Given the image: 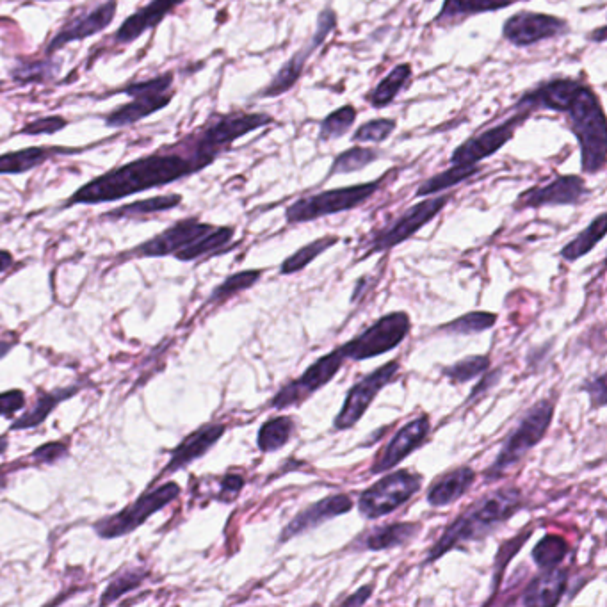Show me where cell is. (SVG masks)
Here are the masks:
<instances>
[{
  "label": "cell",
  "instance_id": "1",
  "mask_svg": "<svg viewBox=\"0 0 607 607\" xmlns=\"http://www.w3.org/2000/svg\"><path fill=\"white\" fill-rule=\"evenodd\" d=\"M203 168H207V164L193 152V148L191 155H146L84 184L77 193L70 196L65 207L118 202L127 196L138 195L154 187L168 186L177 180L186 179Z\"/></svg>",
  "mask_w": 607,
  "mask_h": 607
},
{
  "label": "cell",
  "instance_id": "2",
  "mask_svg": "<svg viewBox=\"0 0 607 607\" xmlns=\"http://www.w3.org/2000/svg\"><path fill=\"white\" fill-rule=\"evenodd\" d=\"M522 501V492L515 486H506L494 494L486 495L447 527L440 540L429 549L426 563L437 561L462 543L476 542L479 538L490 535L518 510H522Z\"/></svg>",
  "mask_w": 607,
  "mask_h": 607
},
{
  "label": "cell",
  "instance_id": "3",
  "mask_svg": "<svg viewBox=\"0 0 607 607\" xmlns=\"http://www.w3.org/2000/svg\"><path fill=\"white\" fill-rule=\"evenodd\" d=\"M232 239V227H214L196 218L180 219L150 241L139 244L129 255L146 259L173 255L180 262H193L205 255H211L214 251L227 248Z\"/></svg>",
  "mask_w": 607,
  "mask_h": 607
},
{
  "label": "cell",
  "instance_id": "4",
  "mask_svg": "<svg viewBox=\"0 0 607 607\" xmlns=\"http://www.w3.org/2000/svg\"><path fill=\"white\" fill-rule=\"evenodd\" d=\"M570 129L581 145V166L584 173L597 175L606 168V114L595 91L581 84L567 111Z\"/></svg>",
  "mask_w": 607,
  "mask_h": 607
},
{
  "label": "cell",
  "instance_id": "5",
  "mask_svg": "<svg viewBox=\"0 0 607 607\" xmlns=\"http://www.w3.org/2000/svg\"><path fill=\"white\" fill-rule=\"evenodd\" d=\"M552 417L554 405L549 399H542L531 406L518 422L517 428L511 431L490 469L486 470V481H497L511 469H515L518 463L526 458L527 453L542 442L547 429L551 428Z\"/></svg>",
  "mask_w": 607,
  "mask_h": 607
},
{
  "label": "cell",
  "instance_id": "6",
  "mask_svg": "<svg viewBox=\"0 0 607 607\" xmlns=\"http://www.w3.org/2000/svg\"><path fill=\"white\" fill-rule=\"evenodd\" d=\"M381 186H383V179L305 196L287 207L285 219L291 225H298V223L316 221V219L326 218L332 214L357 209L362 203L371 200Z\"/></svg>",
  "mask_w": 607,
  "mask_h": 607
},
{
  "label": "cell",
  "instance_id": "7",
  "mask_svg": "<svg viewBox=\"0 0 607 607\" xmlns=\"http://www.w3.org/2000/svg\"><path fill=\"white\" fill-rule=\"evenodd\" d=\"M179 495L180 486L173 481H168L138 497L125 510L95 522L93 531L104 540H114V538L130 535L138 527L143 526L146 520L155 515L157 511L164 510L170 502L179 499Z\"/></svg>",
  "mask_w": 607,
  "mask_h": 607
},
{
  "label": "cell",
  "instance_id": "8",
  "mask_svg": "<svg viewBox=\"0 0 607 607\" xmlns=\"http://www.w3.org/2000/svg\"><path fill=\"white\" fill-rule=\"evenodd\" d=\"M410 330H412V321L406 312H390L339 348L346 360L353 362L371 360L394 351L408 337Z\"/></svg>",
  "mask_w": 607,
  "mask_h": 607
},
{
  "label": "cell",
  "instance_id": "9",
  "mask_svg": "<svg viewBox=\"0 0 607 607\" xmlns=\"http://www.w3.org/2000/svg\"><path fill=\"white\" fill-rule=\"evenodd\" d=\"M421 485V476L412 470H394L360 494L358 510L369 520L387 517L410 501L421 490Z\"/></svg>",
  "mask_w": 607,
  "mask_h": 607
},
{
  "label": "cell",
  "instance_id": "10",
  "mask_svg": "<svg viewBox=\"0 0 607 607\" xmlns=\"http://www.w3.org/2000/svg\"><path fill=\"white\" fill-rule=\"evenodd\" d=\"M171 84H173V75L166 73V75L154 77L150 81L134 82L127 88L118 90V93L134 98V102L118 107V109H114L113 113L107 114V127H113V129L129 127V125L141 122L146 116L164 109L173 98Z\"/></svg>",
  "mask_w": 607,
  "mask_h": 607
},
{
  "label": "cell",
  "instance_id": "11",
  "mask_svg": "<svg viewBox=\"0 0 607 607\" xmlns=\"http://www.w3.org/2000/svg\"><path fill=\"white\" fill-rule=\"evenodd\" d=\"M275 123L273 116L262 113H237L221 116L218 120H214L211 125H207L200 132V136L195 143L191 145L200 159L207 166L216 161L221 152H225L228 146L234 143L235 139L243 138L246 134H250L253 130L260 129Z\"/></svg>",
  "mask_w": 607,
  "mask_h": 607
},
{
  "label": "cell",
  "instance_id": "12",
  "mask_svg": "<svg viewBox=\"0 0 607 607\" xmlns=\"http://www.w3.org/2000/svg\"><path fill=\"white\" fill-rule=\"evenodd\" d=\"M449 202H451V196L444 195L415 203L401 218H397L392 225L374 235L365 257H369L373 253L392 250L399 244L405 243L406 239H410L422 227H426L431 219L437 218L438 214L446 209Z\"/></svg>",
  "mask_w": 607,
  "mask_h": 607
},
{
  "label": "cell",
  "instance_id": "13",
  "mask_svg": "<svg viewBox=\"0 0 607 607\" xmlns=\"http://www.w3.org/2000/svg\"><path fill=\"white\" fill-rule=\"evenodd\" d=\"M344 362H346V357L342 355L340 348L333 349L328 355H324L310 365L300 378H296L278 390L271 401V406L276 410H287L292 406H300L303 401H307L308 397L314 396L317 390L328 385L342 369Z\"/></svg>",
  "mask_w": 607,
  "mask_h": 607
},
{
  "label": "cell",
  "instance_id": "14",
  "mask_svg": "<svg viewBox=\"0 0 607 607\" xmlns=\"http://www.w3.org/2000/svg\"><path fill=\"white\" fill-rule=\"evenodd\" d=\"M399 371H401V365L397 360H394V362L383 365L380 369L367 374L362 380L355 383L349 389L342 410L333 421V428L337 431H346V429L357 426L358 421L364 417L365 412L369 410V406L373 405L374 399L380 394L381 390L396 381Z\"/></svg>",
  "mask_w": 607,
  "mask_h": 607
},
{
  "label": "cell",
  "instance_id": "15",
  "mask_svg": "<svg viewBox=\"0 0 607 607\" xmlns=\"http://www.w3.org/2000/svg\"><path fill=\"white\" fill-rule=\"evenodd\" d=\"M335 27H337V13L332 8L323 9L317 17L316 31L312 34L310 41L303 49L298 50L296 54H292L291 59L278 70V73L273 77V81L269 82L266 90L262 91L260 95L266 98H275L292 90L294 84L300 81V77L303 75L308 57L312 56L323 45Z\"/></svg>",
  "mask_w": 607,
  "mask_h": 607
},
{
  "label": "cell",
  "instance_id": "16",
  "mask_svg": "<svg viewBox=\"0 0 607 607\" xmlns=\"http://www.w3.org/2000/svg\"><path fill=\"white\" fill-rule=\"evenodd\" d=\"M570 31L567 20L556 15H545L535 11H520L502 25L504 40L515 47H531L540 41L559 38Z\"/></svg>",
  "mask_w": 607,
  "mask_h": 607
},
{
  "label": "cell",
  "instance_id": "17",
  "mask_svg": "<svg viewBox=\"0 0 607 607\" xmlns=\"http://www.w3.org/2000/svg\"><path fill=\"white\" fill-rule=\"evenodd\" d=\"M590 195L583 177L579 175H559L542 187H531L518 196L515 202L517 211L540 209L547 205H577Z\"/></svg>",
  "mask_w": 607,
  "mask_h": 607
},
{
  "label": "cell",
  "instance_id": "18",
  "mask_svg": "<svg viewBox=\"0 0 607 607\" xmlns=\"http://www.w3.org/2000/svg\"><path fill=\"white\" fill-rule=\"evenodd\" d=\"M531 111H522L510 120L502 122L501 125H495L492 129H486L481 134H476L472 138L463 141L451 154L453 164H479V162L499 152L502 146L513 139L517 132L518 125L526 120Z\"/></svg>",
  "mask_w": 607,
  "mask_h": 607
},
{
  "label": "cell",
  "instance_id": "19",
  "mask_svg": "<svg viewBox=\"0 0 607 607\" xmlns=\"http://www.w3.org/2000/svg\"><path fill=\"white\" fill-rule=\"evenodd\" d=\"M118 9L116 0H106L98 4L95 8L86 11L81 17H75L59 29V33L52 38L47 47V54H54L59 49H63L72 41L86 40L95 34L102 33L109 25L113 24L114 15Z\"/></svg>",
  "mask_w": 607,
  "mask_h": 607
},
{
  "label": "cell",
  "instance_id": "20",
  "mask_svg": "<svg viewBox=\"0 0 607 607\" xmlns=\"http://www.w3.org/2000/svg\"><path fill=\"white\" fill-rule=\"evenodd\" d=\"M351 510H353V499L348 494L328 495L321 501L310 504L292 518L280 535V543L289 542L296 536L305 535L324 522L340 517V515H346Z\"/></svg>",
  "mask_w": 607,
  "mask_h": 607
},
{
  "label": "cell",
  "instance_id": "21",
  "mask_svg": "<svg viewBox=\"0 0 607 607\" xmlns=\"http://www.w3.org/2000/svg\"><path fill=\"white\" fill-rule=\"evenodd\" d=\"M429 429H431V422H429L428 415H421V417L405 424L392 437L389 446L385 447L383 453L378 456L371 472L381 474V472L394 469L396 465L403 462L415 449H419L426 442Z\"/></svg>",
  "mask_w": 607,
  "mask_h": 607
},
{
  "label": "cell",
  "instance_id": "22",
  "mask_svg": "<svg viewBox=\"0 0 607 607\" xmlns=\"http://www.w3.org/2000/svg\"><path fill=\"white\" fill-rule=\"evenodd\" d=\"M225 424L219 422H209L202 428L193 431L189 437L184 438L179 446L171 451L170 462L166 463L162 474H173L179 470L186 469L187 465L202 458L205 454L211 451L212 447L216 446L219 438L225 433Z\"/></svg>",
  "mask_w": 607,
  "mask_h": 607
},
{
  "label": "cell",
  "instance_id": "23",
  "mask_svg": "<svg viewBox=\"0 0 607 607\" xmlns=\"http://www.w3.org/2000/svg\"><path fill=\"white\" fill-rule=\"evenodd\" d=\"M182 2L186 0H152L148 6L139 9L138 13H134L123 22L114 36V41L120 45H127L138 40L146 31L161 24L162 20L168 17L173 9L179 8Z\"/></svg>",
  "mask_w": 607,
  "mask_h": 607
},
{
  "label": "cell",
  "instance_id": "24",
  "mask_svg": "<svg viewBox=\"0 0 607 607\" xmlns=\"http://www.w3.org/2000/svg\"><path fill=\"white\" fill-rule=\"evenodd\" d=\"M567 583L568 575L565 570L558 567L543 570L542 574L527 584L526 590L520 597V604L538 607L556 606L565 593Z\"/></svg>",
  "mask_w": 607,
  "mask_h": 607
},
{
  "label": "cell",
  "instance_id": "25",
  "mask_svg": "<svg viewBox=\"0 0 607 607\" xmlns=\"http://www.w3.org/2000/svg\"><path fill=\"white\" fill-rule=\"evenodd\" d=\"M476 481V472L470 467H458L444 474L442 478L429 486L426 501L431 508H446L449 504L462 499L467 494L470 486Z\"/></svg>",
  "mask_w": 607,
  "mask_h": 607
},
{
  "label": "cell",
  "instance_id": "26",
  "mask_svg": "<svg viewBox=\"0 0 607 607\" xmlns=\"http://www.w3.org/2000/svg\"><path fill=\"white\" fill-rule=\"evenodd\" d=\"M517 2L520 0H444V6L435 18V24L438 27H453L474 15L511 8Z\"/></svg>",
  "mask_w": 607,
  "mask_h": 607
},
{
  "label": "cell",
  "instance_id": "27",
  "mask_svg": "<svg viewBox=\"0 0 607 607\" xmlns=\"http://www.w3.org/2000/svg\"><path fill=\"white\" fill-rule=\"evenodd\" d=\"M419 522H397L387 526L374 527L367 535L360 538V547L367 551H389L403 547L421 533Z\"/></svg>",
  "mask_w": 607,
  "mask_h": 607
},
{
  "label": "cell",
  "instance_id": "28",
  "mask_svg": "<svg viewBox=\"0 0 607 607\" xmlns=\"http://www.w3.org/2000/svg\"><path fill=\"white\" fill-rule=\"evenodd\" d=\"M82 385H70L65 389H56L52 392H41L36 403L31 410L18 417L17 421L11 424V431H22V429L38 428L40 424L47 421L50 413L54 412L57 405H61L66 399L77 396Z\"/></svg>",
  "mask_w": 607,
  "mask_h": 607
},
{
  "label": "cell",
  "instance_id": "29",
  "mask_svg": "<svg viewBox=\"0 0 607 607\" xmlns=\"http://www.w3.org/2000/svg\"><path fill=\"white\" fill-rule=\"evenodd\" d=\"M412 81V65L410 63H403V65H397L392 72L380 81V84L369 93V102L371 106L376 109H383V107H389L397 95L401 91L405 90L406 84H410Z\"/></svg>",
  "mask_w": 607,
  "mask_h": 607
},
{
  "label": "cell",
  "instance_id": "30",
  "mask_svg": "<svg viewBox=\"0 0 607 607\" xmlns=\"http://www.w3.org/2000/svg\"><path fill=\"white\" fill-rule=\"evenodd\" d=\"M607 230V214L602 212L597 218L591 221L588 227L584 228L581 234L575 237L574 241L561 250V257L567 262H575V260L583 259L584 255H588L597 244L604 239Z\"/></svg>",
  "mask_w": 607,
  "mask_h": 607
},
{
  "label": "cell",
  "instance_id": "31",
  "mask_svg": "<svg viewBox=\"0 0 607 607\" xmlns=\"http://www.w3.org/2000/svg\"><path fill=\"white\" fill-rule=\"evenodd\" d=\"M180 203H182V196L180 195L154 196V198L139 200V202L129 203V205H122L120 209L106 212L104 218H143V216H150V214H157V212L171 211V209L179 207Z\"/></svg>",
  "mask_w": 607,
  "mask_h": 607
},
{
  "label": "cell",
  "instance_id": "32",
  "mask_svg": "<svg viewBox=\"0 0 607 607\" xmlns=\"http://www.w3.org/2000/svg\"><path fill=\"white\" fill-rule=\"evenodd\" d=\"M479 171H481L479 164H454L453 168L442 171L426 182H422L415 196L422 198V196L437 195L449 187L458 186L465 180L472 179L474 175H478Z\"/></svg>",
  "mask_w": 607,
  "mask_h": 607
},
{
  "label": "cell",
  "instance_id": "33",
  "mask_svg": "<svg viewBox=\"0 0 607 607\" xmlns=\"http://www.w3.org/2000/svg\"><path fill=\"white\" fill-rule=\"evenodd\" d=\"M296 424L291 417L280 415L262 424L257 437V446L262 453H276L291 442Z\"/></svg>",
  "mask_w": 607,
  "mask_h": 607
},
{
  "label": "cell",
  "instance_id": "34",
  "mask_svg": "<svg viewBox=\"0 0 607 607\" xmlns=\"http://www.w3.org/2000/svg\"><path fill=\"white\" fill-rule=\"evenodd\" d=\"M52 152H56V150L33 146V148H24V150L0 155V175H22V173L34 170L43 162L49 161Z\"/></svg>",
  "mask_w": 607,
  "mask_h": 607
},
{
  "label": "cell",
  "instance_id": "35",
  "mask_svg": "<svg viewBox=\"0 0 607 607\" xmlns=\"http://www.w3.org/2000/svg\"><path fill=\"white\" fill-rule=\"evenodd\" d=\"M339 243V237L337 235H326V237H319L312 243L305 244L303 248L292 253L291 257H287L280 268L282 275H294L301 269L307 268L308 264H312L314 260L323 255L324 251L330 250L332 246Z\"/></svg>",
  "mask_w": 607,
  "mask_h": 607
},
{
  "label": "cell",
  "instance_id": "36",
  "mask_svg": "<svg viewBox=\"0 0 607 607\" xmlns=\"http://www.w3.org/2000/svg\"><path fill=\"white\" fill-rule=\"evenodd\" d=\"M358 111L357 107L346 104L339 107L337 111L328 114L321 123L319 130V141L321 143H330L335 139L344 138L348 134L351 127L357 122Z\"/></svg>",
  "mask_w": 607,
  "mask_h": 607
},
{
  "label": "cell",
  "instance_id": "37",
  "mask_svg": "<svg viewBox=\"0 0 607 607\" xmlns=\"http://www.w3.org/2000/svg\"><path fill=\"white\" fill-rule=\"evenodd\" d=\"M378 157H380V152H378L376 148H369V146H353V148H349L346 152H342V154L335 157L328 177H332V175H346V173H353V171L364 170L369 164H373Z\"/></svg>",
  "mask_w": 607,
  "mask_h": 607
},
{
  "label": "cell",
  "instance_id": "38",
  "mask_svg": "<svg viewBox=\"0 0 607 607\" xmlns=\"http://www.w3.org/2000/svg\"><path fill=\"white\" fill-rule=\"evenodd\" d=\"M568 542L563 536L547 535L543 536L540 542L536 543L535 549L531 552L533 561L542 570H551L563 563L567 558Z\"/></svg>",
  "mask_w": 607,
  "mask_h": 607
},
{
  "label": "cell",
  "instance_id": "39",
  "mask_svg": "<svg viewBox=\"0 0 607 607\" xmlns=\"http://www.w3.org/2000/svg\"><path fill=\"white\" fill-rule=\"evenodd\" d=\"M497 323V314L492 312H469L465 316L454 319L451 323L444 324L438 328V332L449 333V335H476L494 328Z\"/></svg>",
  "mask_w": 607,
  "mask_h": 607
},
{
  "label": "cell",
  "instance_id": "40",
  "mask_svg": "<svg viewBox=\"0 0 607 607\" xmlns=\"http://www.w3.org/2000/svg\"><path fill=\"white\" fill-rule=\"evenodd\" d=\"M260 275L262 273L257 271V269H248V271H241V273L228 276L223 284L218 285L212 291L209 303H221V301L228 300V298H232V296L239 294V292L248 291L250 287L259 282Z\"/></svg>",
  "mask_w": 607,
  "mask_h": 607
},
{
  "label": "cell",
  "instance_id": "41",
  "mask_svg": "<svg viewBox=\"0 0 607 607\" xmlns=\"http://www.w3.org/2000/svg\"><path fill=\"white\" fill-rule=\"evenodd\" d=\"M61 68V63L52 59H40V61H20L13 70L11 77L22 84L29 82H43L50 79L54 73Z\"/></svg>",
  "mask_w": 607,
  "mask_h": 607
},
{
  "label": "cell",
  "instance_id": "42",
  "mask_svg": "<svg viewBox=\"0 0 607 607\" xmlns=\"http://www.w3.org/2000/svg\"><path fill=\"white\" fill-rule=\"evenodd\" d=\"M145 577V570H127L123 574L116 575L107 586V590L104 591L100 604L109 606V604H114L116 600L122 599L123 595H127L130 591L138 590L139 586L145 581Z\"/></svg>",
  "mask_w": 607,
  "mask_h": 607
},
{
  "label": "cell",
  "instance_id": "43",
  "mask_svg": "<svg viewBox=\"0 0 607 607\" xmlns=\"http://www.w3.org/2000/svg\"><path fill=\"white\" fill-rule=\"evenodd\" d=\"M490 367V358L483 357V355H472V357H465L444 369L449 380L453 383H467L470 380H476L481 374H485Z\"/></svg>",
  "mask_w": 607,
  "mask_h": 607
},
{
  "label": "cell",
  "instance_id": "44",
  "mask_svg": "<svg viewBox=\"0 0 607 607\" xmlns=\"http://www.w3.org/2000/svg\"><path fill=\"white\" fill-rule=\"evenodd\" d=\"M396 120H390V118H376L371 122L360 125L355 134H353V141L355 143H383L394 134L396 130Z\"/></svg>",
  "mask_w": 607,
  "mask_h": 607
},
{
  "label": "cell",
  "instance_id": "45",
  "mask_svg": "<svg viewBox=\"0 0 607 607\" xmlns=\"http://www.w3.org/2000/svg\"><path fill=\"white\" fill-rule=\"evenodd\" d=\"M66 125H68V120H65L63 116H47V118H38L34 122L27 123L20 130V134H24V136H43V134L52 136L59 130L65 129Z\"/></svg>",
  "mask_w": 607,
  "mask_h": 607
},
{
  "label": "cell",
  "instance_id": "46",
  "mask_svg": "<svg viewBox=\"0 0 607 607\" xmlns=\"http://www.w3.org/2000/svg\"><path fill=\"white\" fill-rule=\"evenodd\" d=\"M68 456V446L63 442H49L34 451L31 460L38 465H54Z\"/></svg>",
  "mask_w": 607,
  "mask_h": 607
},
{
  "label": "cell",
  "instance_id": "47",
  "mask_svg": "<svg viewBox=\"0 0 607 607\" xmlns=\"http://www.w3.org/2000/svg\"><path fill=\"white\" fill-rule=\"evenodd\" d=\"M527 538H529V531L527 533H522V535H517L510 542L502 543L501 549H499V554H497V559H495V568H497V575H495V584L501 581V570L506 567V563L510 561L515 554H517L518 549L527 542Z\"/></svg>",
  "mask_w": 607,
  "mask_h": 607
},
{
  "label": "cell",
  "instance_id": "48",
  "mask_svg": "<svg viewBox=\"0 0 607 607\" xmlns=\"http://www.w3.org/2000/svg\"><path fill=\"white\" fill-rule=\"evenodd\" d=\"M25 406L24 390H8L0 394V417H11Z\"/></svg>",
  "mask_w": 607,
  "mask_h": 607
},
{
  "label": "cell",
  "instance_id": "49",
  "mask_svg": "<svg viewBox=\"0 0 607 607\" xmlns=\"http://www.w3.org/2000/svg\"><path fill=\"white\" fill-rule=\"evenodd\" d=\"M584 390H588L591 397V405L595 408H602L606 405V376L600 374L599 378H593L584 385Z\"/></svg>",
  "mask_w": 607,
  "mask_h": 607
},
{
  "label": "cell",
  "instance_id": "50",
  "mask_svg": "<svg viewBox=\"0 0 607 607\" xmlns=\"http://www.w3.org/2000/svg\"><path fill=\"white\" fill-rule=\"evenodd\" d=\"M244 479L241 476H235V474H228L225 478L221 479V492H219V499L221 501H232L235 499L239 492L243 490Z\"/></svg>",
  "mask_w": 607,
  "mask_h": 607
},
{
  "label": "cell",
  "instance_id": "51",
  "mask_svg": "<svg viewBox=\"0 0 607 607\" xmlns=\"http://www.w3.org/2000/svg\"><path fill=\"white\" fill-rule=\"evenodd\" d=\"M371 595H373V586H364V588H360L357 593H353L348 599L342 600L340 604L342 606H364L365 602L371 599Z\"/></svg>",
  "mask_w": 607,
  "mask_h": 607
},
{
  "label": "cell",
  "instance_id": "52",
  "mask_svg": "<svg viewBox=\"0 0 607 607\" xmlns=\"http://www.w3.org/2000/svg\"><path fill=\"white\" fill-rule=\"evenodd\" d=\"M499 371H497V373L495 374H488V376H486L485 381H483V385H478V387H476V389L472 390V396H470V399H474V397L478 396V394H481V392H485L486 387H488V385H494V383H497V378H499Z\"/></svg>",
  "mask_w": 607,
  "mask_h": 607
},
{
  "label": "cell",
  "instance_id": "53",
  "mask_svg": "<svg viewBox=\"0 0 607 607\" xmlns=\"http://www.w3.org/2000/svg\"><path fill=\"white\" fill-rule=\"evenodd\" d=\"M13 255L6 250H0V273H4V271H8L11 266H13Z\"/></svg>",
  "mask_w": 607,
  "mask_h": 607
},
{
  "label": "cell",
  "instance_id": "54",
  "mask_svg": "<svg viewBox=\"0 0 607 607\" xmlns=\"http://www.w3.org/2000/svg\"><path fill=\"white\" fill-rule=\"evenodd\" d=\"M15 344H17L15 340H0V360L8 357L11 349L15 348Z\"/></svg>",
  "mask_w": 607,
  "mask_h": 607
},
{
  "label": "cell",
  "instance_id": "55",
  "mask_svg": "<svg viewBox=\"0 0 607 607\" xmlns=\"http://www.w3.org/2000/svg\"><path fill=\"white\" fill-rule=\"evenodd\" d=\"M590 40L597 41V43H604V41H606V27L602 25L597 31H593V34H590Z\"/></svg>",
  "mask_w": 607,
  "mask_h": 607
},
{
  "label": "cell",
  "instance_id": "56",
  "mask_svg": "<svg viewBox=\"0 0 607 607\" xmlns=\"http://www.w3.org/2000/svg\"><path fill=\"white\" fill-rule=\"evenodd\" d=\"M9 440L8 437H4V435H0V454L6 453V449H8Z\"/></svg>",
  "mask_w": 607,
  "mask_h": 607
}]
</instances>
